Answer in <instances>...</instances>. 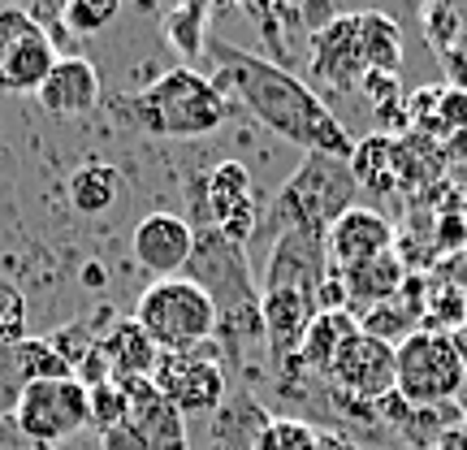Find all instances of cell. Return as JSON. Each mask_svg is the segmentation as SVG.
Returning a JSON list of instances; mask_svg holds the SVG:
<instances>
[{"label":"cell","instance_id":"cell-1","mask_svg":"<svg viewBox=\"0 0 467 450\" xmlns=\"http://www.w3.org/2000/svg\"><path fill=\"white\" fill-rule=\"evenodd\" d=\"M213 57H217L213 87L225 96L230 109L243 104L255 121H265L273 134H282L285 143H295L303 152L350 161L355 139L337 121L334 109L320 100L303 78H295L285 66H273L268 57L230 48V44H213Z\"/></svg>","mask_w":467,"mask_h":450},{"label":"cell","instance_id":"cell-2","mask_svg":"<svg viewBox=\"0 0 467 450\" xmlns=\"http://www.w3.org/2000/svg\"><path fill=\"white\" fill-rule=\"evenodd\" d=\"M113 113L121 126H130L134 134H148V139H203L217 126H225L230 104L200 69L173 66L161 78H151L143 91L121 96Z\"/></svg>","mask_w":467,"mask_h":450},{"label":"cell","instance_id":"cell-3","mask_svg":"<svg viewBox=\"0 0 467 450\" xmlns=\"http://www.w3.org/2000/svg\"><path fill=\"white\" fill-rule=\"evenodd\" d=\"M195 247L186 260L182 277L200 286L217 308V330L225 334V347L234 342L260 338L265 342V325H260V277L247 265V247L230 243L213 221H195Z\"/></svg>","mask_w":467,"mask_h":450},{"label":"cell","instance_id":"cell-4","mask_svg":"<svg viewBox=\"0 0 467 450\" xmlns=\"http://www.w3.org/2000/svg\"><path fill=\"white\" fill-rule=\"evenodd\" d=\"M355 200H359V183L350 173V161L303 152L299 169L285 178V186L268 204V217L260 221V230L268 238H282L290 230L325 238L334 230V221L355 208Z\"/></svg>","mask_w":467,"mask_h":450},{"label":"cell","instance_id":"cell-5","mask_svg":"<svg viewBox=\"0 0 467 450\" xmlns=\"http://www.w3.org/2000/svg\"><path fill=\"white\" fill-rule=\"evenodd\" d=\"M134 320L161 351H200L217 334V308L191 277L151 282L134 303Z\"/></svg>","mask_w":467,"mask_h":450},{"label":"cell","instance_id":"cell-6","mask_svg":"<svg viewBox=\"0 0 467 450\" xmlns=\"http://www.w3.org/2000/svg\"><path fill=\"white\" fill-rule=\"evenodd\" d=\"M467 372L451 334L416 330L394 347V394L407 407H441L463 394Z\"/></svg>","mask_w":467,"mask_h":450},{"label":"cell","instance_id":"cell-7","mask_svg":"<svg viewBox=\"0 0 467 450\" xmlns=\"http://www.w3.org/2000/svg\"><path fill=\"white\" fill-rule=\"evenodd\" d=\"M156 394L178 412V416H217L221 403L230 399L225 368L213 355V342L200 351H161V364L151 372Z\"/></svg>","mask_w":467,"mask_h":450},{"label":"cell","instance_id":"cell-8","mask_svg":"<svg viewBox=\"0 0 467 450\" xmlns=\"http://www.w3.org/2000/svg\"><path fill=\"white\" fill-rule=\"evenodd\" d=\"M14 420L39 450L61 446V442H69L78 429H87V420H91V394H87V385L74 382V377L35 382L22 390V399H17V407H14Z\"/></svg>","mask_w":467,"mask_h":450},{"label":"cell","instance_id":"cell-9","mask_svg":"<svg viewBox=\"0 0 467 450\" xmlns=\"http://www.w3.org/2000/svg\"><path fill=\"white\" fill-rule=\"evenodd\" d=\"M61 52L52 48L48 26H39L26 9H0V91L26 96L39 91Z\"/></svg>","mask_w":467,"mask_h":450},{"label":"cell","instance_id":"cell-10","mask_svg":"<svg viewBox=\"0 0 467 450\" xmlns=\"http://www.w3.org/2000/svg\"><path fill=\"white\" fill-rule=\"evenodd\" d=\"M329 385L350 407L381 403L385 394H394V347L364 334V330H355L337 351L334 368H329Z\"/></svg>","mask_w":467,"mask_h":450},{"label":"cell","instance_id":"cell-11","mask_svg":"<svg viewBox=\"0 0 467 450\" xmlns=\"http://www.w3.org/2000/svg\"><path fill=\"white\" fill-rule=\"evenodd\" d=\"M203 204H208V221L238 247H247L251 238L260 234V208H255V191H251V169L243 161H221V165L203 173Z\"/></svg>","mask_w":467,"mask_h":450},{"label":"cell","instance_id":"cell-12","mask_svg":"<svg viewBox=\"0 0 467 450\" xmlns=\"http://www.w3.org/2000/svg\"><path fill=\"white\" fill-rule=\"evenodd\" d=\"M329 273H334V268H329L325 238H320V234L290 230V234H282V238H273L260 290H303V295L317 299Z\"/></svg>","mask_w":467,"mask_h":450},{"label":"cell","instance_id":"cell-13","mask_svg":"<svg viewBox=\"0 0 467 450\" xmlns=\"http://www.w3.org/2000/svg\"><path fill=\"white\" fill-rule=\"evenodd\" d=\"M317 317H320L317 299L303 295V290H260L265 351L282 372H295V368H299L303 338H307V330H312V320Z\"/></svg>","mask_w":467,"mask_h":450},{"label":"cell","instance_id":"cell-14","mask_svg":"<svg viewBox=\"0 0 467 450\" xmlns=\"http://www.w3.org/2000/svg\"><path fill=\"white\" fill-rule=\"evenodd\" d=\"M307 66L312 78L329 91H350L364 83V52H359V14H342L337 22H329L325 31H317L307 39Z\"/></svg>","mask_w":467,"mask_h":450},{"label":"cell","instance_id":"cell-15","mask_svg":"<svg viewBox=\"0 0 467 450\" xmlns=\"http://www.w3.org/2000/svg\"><path fill=\"white\" fill-rule=\"evenodd\" d=\"M134 265L148 268L151 277H182L191 247H195V230L191 221L178 213H148L134 225Z\"/></svg>","mask_w":467,"mask_h":450},{"label":"cell","instance_id":"cell-16","mask_svg":"<svg viewBox=\"0 0 467 450\" xmlns=\"http://www.w3.org/2000/svg\"><path fill=\"white\" fill-rule=\"evenodd\" d=\"M325 251H329V268L347 273L355 265H368L385 251H394V225L377 208H350L334 221V230L325 234Z\"/></svg>","mask_w":467,"mask_h":450},{"label":"cell","instance_id":"cell-17","mask_svg":"<svg viewBox=\"0 0 467 450\" xmlns=\"http://www.w3.org/2000/svg\"><path fill=\"white\" fill-rule=\"evenodd\" d=\"M100 69L91 66L87 57H61L57 66H52V74L44 78V87L35 91L39 96V104H44V113L52 117H83L91 113L96 104H100Z\"/></svg>","mask_w":467,"mask_h":450},{"label":"cell","instance_id":"cell-18","mask_svg":"<svg viewBox=\"0 0 467 450\" xmlns=\"http://www.w3.org/2000/svg\"><path fill=\"white\" fill-rule=\"evenodd\" d=\"M121 385H126V399H130V424H134V434L143 437V446L148 450H191V442H186V420L156 394V385L143 382V377L121 382Z\"/></svg>","mask_w":467,"mask_h":450},{"label":"cell","instance_id":"cell-19","mask_svg":"<svg viewBox=\"0 0 467 450\" xmlns=\"http://www.w3.org/2000/svg\"><path fill=\"white\" fill-rule=\"evenodd\" d=\"M100 351H104V360H109L117 382H134V377L151 382V372L161 364V347L151 342L148 330L134 317L109 320V330L100 334Z\"/></svg>","mask_w":467,"mask_h":450},{"label":"cell","instance_id":"cell-20","mask_svg":"<svg viewBox=\"0 0 467 450\" xmlns=\"http://www.w3.org/2000/svg\"><path fill=\"white\" fill-rule=\"evenodd\" d=\"M121 195H126V178H121V169L109 165V161H83V165L69 169L66 200L74 204V213L104 217L109 208H117Z\"/></svg>","mask_w":467,"mask_h":450},{"label":"cell","instance_id":"cell-21","mask_svg":"<svg viewBox=\"0 0 467 450\" xmlns=\"http://www.w3.org/2000/svg\"><path fill=\"white\" fill-rule=\"evenodd\" d=\"M407 277H411V268L402 265L399 251H385V256L368 260V265L347 268V273H342V282H347L350 312H364V308H372V303L394 299Z\"/></svg>","mask_w":467,"mask_h":450},{"label":"cell","instance_id":"cell-22","mask_svg":"<svg viewBox=\"0 0 467 450\" xmlns=\"http://www.w3.org/2000/svg\"><path fill=\"white\" fill-rule=\"evenodd\" d=\"M446 169V152L437 148L433 139L407 131L394 134V173H399V191H420V186L441 183Z\"/></svg>","mask_w":467,"mask_h":450},{"label":"cell","instance_id":"cell-23","mask_svg":"<svg viewBox=\"0 0 467 450\" xmlns=\"http://www.w3.org/2000/svg\"><path fill=\"white\" fill-rule=\"evenodd\" d=\"M355 330H359L355 312H320V317L312 320L307 338H303L299 368H307V372H320V377H329V368H334V360H337V351H342V342H347Z\"/></svg>","mask_w":467,"mask_h":450},{"label":"cell","instance_id":"cell-24","mask_svg":"<svg viewBox=\"0 0 467 450\" xmlns=\"http://www.w3.org/2000/svg\"><path fill=\"white\" fill-rule=\"evenodd\" d=\"M350 173H355L359 191H372V195L399 191V173H394V134L372 131L368 139H359L355 152H350Z\"/></svg>","mask_w":467,"mask_h":450},{"label":"cell","instance_id":"cell-25","mask_svg":"<svg viewBox=\"0 0 467 450\" xmlns=\"http://www.w3.org/2000/svg\"><path fill=\"white\" fill-rule=\"evenodd\" d=\"M359 52L368 74H399L402 69V31L389 14H359Z\"/></svg>","mask_w":467,"mask_h":450},{"label":"cell","instance_id":"cell-26","mask_svg":"<svg viewBox=\"0 0 467 450\" xmlns=\"http://www.w3.org/2000/svg\"><path fill=\"white\" fill-rule=\"evenodd\" d=\"M459 325H467V286L459 277H424V320L420 330L433 334H454Z\"/></svg>","mask_w":467,"mask_h":450},{"label":"cell","instance_id":"cell-27","mask_svg":"<svg viewBox=\"0 0 467 450\" xmlns=\"http://www.w3.org/2000/svg\"><path fill=\"white\" fill-rule=\"evenodd\" d=\"M208 5L203 0H191V5H178V9H169L165 17H161V31H165V44L178 57H182V66L191 69V61L200 57L203 48H208Z\"/></svg>","mask_w":467,"mask_h":450},{"label":"cell","instance_id":"cell-28","mask_svg":"<svg viewBox=\"0 0 467 450\" xmlns=\"http://www.w3.org/2000/svg\"><path fill=\"white\" fill-rule=\"evenodd\" d=\"M14 360H17V372H22V382L35 385V382H61V377H74L69 364L61 360V351L52 347L48 338H22L14 342Z\"/></svg>","mask_w":467,"mask_h":450},{"label":"cell","instance_id":"cell-29","mask_svg":"<svg viewBox=\"0 0 467 450\" xmlns=\"http://www.w3.org/2000/svg\"><path fill=\"white\" fill-rule=\"evenodd\" d=\"M117 14H121L117 0H69V5H61V31H66L69 39H91V35H100Z\"/></svg>","mask_w":467,"mask_h":450},{"label":"cell","instance_id":"cell-30","mask_svg":"<svg viewBox=\"0 0 467 450\" xmlns=\"http://www.w3.org/2000/svg\"><path fill=\"white\" fill-rule=\"evenodd\" d=\"M251 450H325V442H320V434L307 424V420L277 416L260 429V437H255Z\"/></svg>","mask_w":467,"mask_h":450},{"label":"cell","instance_id":"cell-31","mask_svg":"<svg viewBox=\"0 0 467 450\" xmlns=\"http://www.w3.org/2000/svg\"><path fill=\"white\" fill-rule=\"evenodd\" d=\"M91 394V429L96 434H109V429H121V424H130V399H126V385L121 382H104L96 390H87Z\"/></svg>","mask_w":467,"mask_h":450},{"label":"cell","instance_id":"cell-32","mask_svg":"<svg viewBox=\"0 0 467 450\" xmlns=\"http://www.w3.org/2000/svg\"><path fill=\"white\" fill-rule=\"evenodd\" d=\"M420 22H424V35H429V44H433L437 57H446L467 35L463 14H459L454 5H441V0H437V5H424V9H420Z\"/></svg>","mask_w":467,"mask_h":450},{"label":"cell","instance_id":"cell-33","mask_svg":"<svg viewBox=\"0 0 467 450\" xmlns=\"http://www.w3.org/2000/svg\"><path fill=\"white\" fill-rule=\"evenodd\" d=\"M26 338V290L14 277H0V347Z\"/></svg>","mask_w":467,"mask_h":450},{"label":"cell","instance_id":"cell-34","mask_svg":"<svg viewBox=\"0 0 467 450\" xmlns=\"http://www.w3.org/2000/svg\"><path fill=\"white\" fill-rule=\"evenodd\" d=\"M22 390H26V382H22V372H17L14 347H0V416H14Z\"/></svg>","mask_w":467,"mask_h":450},{"label":"cell","instance_id":"cell-35","mask_svg":"<svg viewBox=\"0 0 467 450\" xmlns=\"http://www.w3.org/2000/svg\"><path fill=\"white\" fill-rule=\"evenodd\" d=\"M441 66H446V78H451V91H467V35L454 44L446 57H441Z\"/></svg>","mask_w":467,"mask_h":450},{"label":"cell","instance_id":"cell-36","mask_svg":"<svg viewBox=\"0 0 467 450\" xmlns=\"http://www.w3.org/2000/svg\"><path fill=\"white\" fill-rule=\"evenodd\" d=\"M100 450H148V446H143V437L134 434V424H121V429L100 434Z\"/></svg>","mask_w":467,"mask_h":450},{"label":"cell","instance_id":"cell-37","mask_svg":"<svg viewBox=\"0 0 467 450\" xmlns=\"http://www.w3.org/2000/svg\"><path fill=\"white\" fill-rule=\"evenodd\" d=\"M433 450H467V424H454L433 442Z\"/></svg>","mask_w":467,"mask_h":450},{"label":"cell","instance_id":"cell-38","mask_svg":"<svg viewBox=\"0 0 467 450\" xmlns=\"http://www.w3.org/2000/svg\"><path fill=\"white\" fill-rule=\"evenodd\" d=\"M104 282H109V273H104V265H87V268H83V286H91V290H100Z\"/></svg>","mask_w":467,"mask_h":450},{"label":"cell","instance_id":"cell-39","mask_svg":"<svg viewBox=\"0 0 467 450\" xmlns=\"http://www.w3.org/2000/svg\"><path fill=\"white\" fill-rule=\"evenodd\" d=\"M451 338H454V351H459V360H463V372H467V325H459Z\"/></svg>","mask_w":467,"mask_h":450},{"label":"cell","instance_id":"cell-40","mask_svg":"<svg viewBox=\"0 0 467 450\" xmlns=\"http://www.w3.org/2000/svg\"><path fill=\"white\" fill-rule=\"evenodd\" d=\"M463 265H467V247H463Z\"/></svg>","mask_w":467,"mask_h":450}]
</instances>
